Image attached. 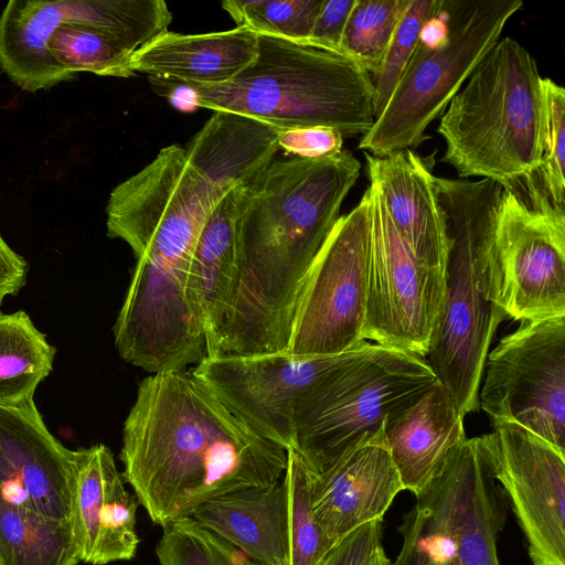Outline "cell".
I'll return each mask as SVG.
<instances>
[{
	"mask_svg": "<svg viewBox=\"0 0 565 565\" xmlns=\"http://www.w3.org/2000/svg\"><path fill=\"white\" fill-rule=\"evenodd\" d=\"M28 269L26 260L0 234V305L7 296L18 294L25 285Z\"/></svg>",
	"mask_w": 565,
	"mask_h": 565,
	"instance_id": "ab89813d",
	"label": "cell"
},
{
	"mask_svg": "<svg viewBox=\"0 0 565 565\" xmlns=\"http://www.w3.org/2000/svg\"><path fill=\"white\" fill-rule=\"evenodd\" d=\"M479 408L565 454V316L522 321L489 351Z\"/></svg>",
	"mask_w": 565,
	"mask_h": 565,
	"instance_id": "30bf717a",
	"label": "cell"
},
{
	"mask_svg": "<svg viewBox=\"0 0 565 565\" xmlns=\"http://www.w3.org/2000/svg\"><path fill=\"white\" fill-rule=\"evenodd\" d=\"M441 0H409L399 19L381 67L373 78V116L384 109L417 46L422 30L439 10Z\"/></svg>",
	"mask_w": 565,
	"mask_h": 565,
	"instance_id": "e575fe53",
	"label": "cell"
},
{
	"mask_svg": "<svg viewBox=\"0 0 565 565\" xmlns=\"http://www.w3.org/2000/svg\"><path fill=\"white\" fill-rule=\"evenodd\" d=\"M371 232V193L338 218L302 287L287 353L331 356L366 341V274Z\"/></svg>",
	"mask_w": 565,
	"mask_h": 565,
	"instance_id": "9c48e42d",
	"label": "cell"
},
{
	"mask_svg": "<svg viewBox=\"0 0 565 565\" xmlns=\"http://www.w3.org/2000/svg\"><path fill=\"white\" fill-rule=\"evenodd\" d=\"M524 534L532 565H565V454L513 424L477 437Z\"/></svg>",
	"mask_w": 565,
	"mask_h": 565,
	"instance_id": "5bb4252c",
	"label": "cell"
},
{
	"mask_svg": "<svg viewBox=\"0 0 565 565\" xmlns=\"http://www.w3.org/2000/svg\"><path fill=\"white\" fill-rule=\"evenodd\" d=\"M65 22L64 0H10L0 14V70L22 90L74 78L52 56L50 39Z\"/></svg>",
	"mask_w": 565,
	"mask_h": 565,
	"instance_id": "cb8c5ba5",
	"label": "cell"
},
{
	"mask_svg": "<svg viewBox=\"0 0 565 565\" xmlns=\"http://www.w3.org/2000/svg\"><path fill=\"white\" fill-rule=\"evenodd\" d=\"M228 191L205 221L191 258L188 294L199 315L206 356L216 354L235 276V225L244 188Z\"/></svg>",
	"mask_w": 565,
	"mask_h": 565,
	"instance_id": "7402d4cb",
	"label": "cell"
},
{
	"mask_svg": "<svg viewBox=\"0 0 565 565\" xmlns=\"http://www.w3.org/2000/svg\"><path fill=\"white\" fill-rule=\"evenodd\" d=\"M258 35L246 28L183 34L166 31L131 57L135 73L180 84L230 82L256 57Z\"/></svg>",
	"mask_w": 565,
	"mask_h": 565,
	"instance_id": "ffe728a7",
	"label": "cell"
},
{
	"mask_svg": "<svg viewBox=\"0 0 565 565\" xmlns=\"http://www.w3.org/2000/svg\"><path fill=\"white\" fill-rule=\"evenodd\" d=\"M398 531L402 534L401 551L385 565H446L454 555V541L433 483L416 497V503L404 515Z\"/></svg>",
	"mask_w": 565,
	"mask_h": 565,
	"instance_id": "f546056e",
	"label": "cell"
},
{
	"mask_svg": "<svg viewBox=\"0 0 565 565\" xmlns=\"http://www.w3.org/2000/svg\"><path fill=\"white\" fill-rule=\"evenodd\" d=\"M435 153L422 158L407 149L385 157L364 152V157L369 180L401 239L420 263L447 273L450 239L435 189Z\"/></svg>",
	"mask_w": 565,
	"mask_h": 565,
	"instance_id": "ac0fdd59",
	"label": "cell"
},
{
	"mask_svg": "<svg viewBox=\"0 0 565 565\" xmlns=\"http://www.w3.org/2000/svg\"><path fill=\"white\" fill-rule=\"evenodd\" d=\"M55 353L26 312H0V406L32 398L52 371Z\"/></svg>",
	"mask_w": 565,
	"mask_h": 565,
	"instance_id": "484cf974",
	"label": "cell"
},
{
	"mask_svg": "<svg viewBox=\"0 0 565 565\" xmlns=\"http://www.w3.org/2000/svg\"><path fill=\"white\" fill-rule=\"evenodd\" d=\"M403 490L385 431L362 441L322 472H310L313 512L334 544L363 524L383 520Z\"/></svg>",
	"mask_w": 565,
	"mask_h": 565,
	"instance_id": "e0dca14e",
	"label": "cell"
},
{
	"mask_svg": "<svg viewBox=\"0 0 565 565\" xmlns=\"http://www.w3.org/2000/svg\"><path fill=\"white\" fill-rule=\"evenodd\" d=\"M388 557L385 555V552L384 550H382L376 558L374 559L373 564L372 565H385L386 562H387Z\"/></svg>",
	"mask_w": 565,
	"mask_h": 565,
	"instance_id": "60d3db41",
	"label": "cell"
},
{
	"mask_svg": "<svg viewBox=\"0 0 565 565\" xmlns=\"http://www.w3.org/2000/svg\"><path fill=\"white\" fill-rule=\"evenodd\" d=\"M113 462L114 455L104 444L82 448L72 522L79 559L88 564L92 563L95 552L106 478Z\"/></svg>",
	"mask_w": 565,
	"mask_h": 565,
	"instance_id": "d6a6232c",
	"label": "cell"
},
{
	"mask_svg": "<svg viewBox=\"0 0 565 565\" xmlns=\"http://www.w3.org/2000/svg\"><path fill=\"white\" fill-rule=\"evenodd\" d=\"M542 76L516 40L500 39L449 102L437 132L440 161L459 179L481 177L505 185L541 166Z\"/></svg>",
	"mask_w": 565,
	"mask_h": 565,
	"instance_id": "5b68a950",
	"label": "cell"
},
{
	"mask_svg": "<svg viewBox=\"0 0 565 565\" xmlns=\"http://www.w3.org/2000/svg\"><path fill=\"white\" fill-rule=\"evenodd\" d=\"M226 193L190 164L184 148L168 146L113 189L106 205L107 235L127 243L135 256L149 250L191 255Z\"/></svg>",
	"mask_w": 565,
	"mask_h": 565,
	"instance_id": "8fae6325",
	"label": "cell"
},
{
	"mask_svg": "<svg viewBox=\"0 0 565 565\" xmlns=\"http://www.w3.org/2000/svg\"><path fill=\"white\" fill-rule=\"evenodd\" d=\"M542 158L536 174L552 202L565 204V89L542 78Z\"/></svg>",
	"mask_w": 565,
	"mask_h": 565,
	"instance_id": "d590c367",
	"label": "cell"
},
{
	"mask_svg": "<svg viewBox=\"0 0 565 565\" xmlns=\"http://www.w3.org/2000/svg\"><path fill=\"white\" fill-rule=\"evenodd\" d=\"M409 0H355L341 39L343 54L356 62L372 81Z\"/></svg>",
	"mask_w": 565,
	"mask_h": 565,
	"instance_id": "f1b7e54d",
	"label": "cell"
},
{
	"mask_svg": "<svg viewBox=\"0 0 565 565\" xmlns=\"http://www.w3.org/2000/svg\"><path fill=\"white\" fill-rule=\"evenodd\" d=\"M122 478L162 529L203 503L282 479L287 450L260 437L188 370L140 383L122 428Z\"/></svg>",
	"mask_w": 565,
	"mask_h": 565,
	"instance_id": "7a4b0ae2",
	"label": "cell"
},
{
	"mask_svg": "<svg viewBox=\"0 0 565 565\" xmlns=\"http://www.w3.org/2000/svg\"><path fill=\"white\" fill-rule=\"evenodd\" d=\"M431 482L454 541L451 565H501L497 541L507 520L505 498L477 437L458 445Z\"/></svg>",
	"mask_w": 565,
	"mask_h": 565,
	"instance_id": "2e32d148",
	"label": "cell"
},
{
	"mask_svg": "<svg viewBox=\"0 0 565 565\" xmlns=\"http://www.w3.org/2000/svg\"><path fill=\"white\" fill-rule=\"evenodd\" d=\"M277 130L254 118L215 110L189 140L190 164L225 192L253 182L278 150Z\"/></svg>",
	"mask_w": 565,
	"mask_h": 565,
	"instance_id": "603a6c76",
	"label": "cell"
},
{
	"mask_svg": "<svg viewBox=\"0 0 565 565\" xmlns=\"http://www.w3.org/2000/svg\"><path fill=\"white\" fill-rule=\"evenodd\" d=\"M382 550V520H374L337 543L319 565H372Z\"/></svg>",
	"mask_w": 565,
	"mask_h": 565,
	"instance_id": "8d00e7d4",
	"label": "cell"
},
{
	"mask_svg": "<svg viewBox=\"0 0 565 565\" xmlns=\"http://www.w3.org/2000/svg\"><path fill=\"white\" fill-rule=\"evenodd\" d=\"M465 416L437 381L386 428L385 437L404 490L425 491L467 437Z\"/></svg>",
	"mask_w": 565,
	"mask_h": 565,
	"instance_id": "d6986e66",
	"label": "cell"
},
{
	"mask_svg": "<svg viewBox=\"0 0 565 565\" xmlns=\"http://www.w3.org/2000/svg\"><path fill=\"white\" fill-rule=\"evenodd\" d=\"M282 482L287 495L288 565H319L335 544L313 512L310 472L292 449L287 450Z\"/></svg>",
	"mask_w": 565,
	"mask_h": 565,
	"instance_id": "83f0119b",
	"label": "cell"
},
{
	"mask_svg": "<svg viewBox=\"0 0 565 565\" xmlns=\"http://www.w3.org/2000/svg\"><path fill=\"white\" fill-rule=\"evenodd\" d=\"M437 381L426 358L371 342L298 399L291 449L311 473L322 472L384 433Z\"/></svg>",
	"mask_w": 565,
	"mask_h": 565,
	"instance_id": "52a82bcc",
	"label": "cell"
},
{
	"mask_svg": "<svg viewBox=\"0 0 565 565\" xmlns=\"http://www.w3.org/2000/svg\"><path fill=\"white\" fill-rule=\"evenodd\" d=\"M361 171L348 150L274 160L244 188L218 354L286 352L308 273Z\"/></svg>",
	"mask_w": 565,
	"mask_h": 565,
	"instance_id": "6da1fadb",
	"label": "cell"
},
{
	"mask_svg": "<svg viewBox=\"0 0 565 565\" xmlns=\"http://www.w3.org/2000/svg\"><path fill=\"white\" fill-rule=\"evenodd\" d=\"M450 239L446 291L426 359L466 416L479 409L489 349L505 320L498 306L495 227L503 185L434 177Z\"/></svg>",
	"mask_w": 565,
	"mask_h": 565,
	"instance_id": "3957f363",
	"label": "cell"
},
{
	"mask_svg": "<svg viewBox=\"0 0 565 565\" xmlns=\"http://www.w3.org/2000/svg\"><path fill=\"white\" fill-rule=\"evenodd\" d=\"M255 565H288L287 495L282 479L214 498L190 516Z\"/></svg>",
	"mask_w": 565,
	"mask_h": 565,
	"instance_id": "44dd1931",
	"label": "cell"
},
{
	"mask_svg": "<svg viewBox=\"0 0 565 565\" xmlns=\"http://www.w3.org/2000/svg\"><path fill=\"white\" fill-rule=\"evenodd\" d=\"M371 232L365 341L426 358L446 291V273L420 263L397 234L370 182Z\"/></svg>",
	"mask_w": 565,
	"mask_h": 565,
	"instance_id": "7c38bea8",
	"label": "cell"
},
{
	"mask_svg": "<svg viewBox=\"0 0 565 565\" xmlns=\"http://www.w3.org/2000/svg\"><path fill=\"white\" fill-rule=\"evenodd\" d=\"M323 0H226L223 9L236 26L257 35L308 44Z\"/></svg>",
	"mask_w": 565,
	"mask_h": 565,
	"instance_id": "1f68e13d",
	"label": "cell"
},
{
	"mask_svg": "<svg viewBox=\"0 0 565 565\" xmlns=\"http://www.w3.org/2000/svg\"><path fill=\"white\" fill-rule=\"evenodd\" d=\"M278 147L295 157L321 158L340 152L343 136L330 127H305L277 130Z\"/></svg>",
	"mask_w": 565,
	"mask_h": 565,
	"instance_id": "74e56055",
	"label": "cell"
},
{
	"mask_svg": "<svg viewBox=\"0 0 565 565\" xmlns=\"http://www.w3.org/2000/svg\"><path fill=\"white\" fill-rule=\"evenodd\" d=\"M196 107L231 111L276 130L330 127L344 137L374 125V84L350 57L306 43L258 35L255 60L220 85L185 84Z\"/></svg>",
	"mask_w": 565,
	"mask_h": 565,
	"instance_id": "277c9868",
	"label": "cell"
},
{
	"mask_svg": "<svg viewBox=\"0 0 565 565\" xmlns=\"http://www.w3.org/2000/svg\"><path fill=\"white\" fill-rule=\"evenodd\" d=\"M354 3L355 0H323L308 44L344 55L340 44Z\"/></svg>",
	"mask_w": 565,
	"mask_h": 565,
	"instance_id": "f35d334b",
	"label": "cell"
},
{
	"mask_svg": "<svg viewBox=\"0 0 565 565\" xmlns=\"http://www.w3.org/2000/svg\"><path fill=\"white\" fill-rule=\"evenodd\" d=\"M156 555L160 565H255L238 548L192 518L163 529Z\"/></svg>",
	"mask_w": 565,
	"mask_h": 565,
	"instance_id": "836d02e7",
	"label": "cell"
},
{
	"mask_svg": "<svg viewBox=\"0 0 565 565\" xmlns=\"http://www.w3.org/2000/svg\"><path fill=\"white\" fill-rule=\"evenodd\" d=\"M495 253L498 306L507 319L565 316V211L535 172L503 185Z\"/></svg>",
	"mask_w": 565,
	"mask_h": 565,
	"instance_id": "ba28073f",
	"label": "cell"
},
{
	"mask_svg": "<svg viewBox=\"0 0 565 565\" xmlns=\"http://www.w3.org/2000/svg\"><path fill=\"white\" fill-rule=\"evenodd\" d=\"M72 521H57L0 501V565H77Z\"/></svg>",
	"mask_w": 565,
	"mask_h": 565,
	"instance_id": "d4e9b609",
	"label": "cell"
},
{
	"mask_svg": "<svg viewBox=\"0 0 565 565\" xmlns=\"http://www.w3.org/2000/svg\"><path fill=\"white\" fill-rule=\"evenodd\" d=\"M370 343L331 356H294L287 352L205 356L191 371L236 418L288 450L294 444L298 399Z\"/></svg>",
	"mask_w": 565,
	"mask_h": 565,
	"instance_id": "4fadbf2b",
	"label": "cell"
},
{
	"mask_svg": "<svg viewBox=\"0 0 565 565\" xmlns=\"http://www.w3.org/2000/svg\"><path fill=\"white\" fill-rule=\"evenodd\" d=\"M49 50L73 75L78 72L125 78L136 75L131 67L135 52L115 35L93 26L61 23L50 39Z\"/></svg>",
	"mask_w": 565,
	"mask_h": 565,
	"instance_id": "4316f807",
	"label": "cell"
},
{
	"mask_svg": "<svg viewBox=\"0 0 565 565\" xmlns=\"http://www.w3.org/2000/svg\"><path fill=\"white\" fill-rule=\"evenodd\" d=\"M138 505L136 495L126 489L116 462L111 463L106 478L92 565H106L135 557L139 545L136 531Z\"/></svg>",
	"mask_w": 565,
	"mask_h": 565,
	"instance_id": "4dcf8cb0",
	"label": "cell"
},
{
	"mask_svg": "<svg viewBox=\"0 0 565 565\" xmlns=\"http://www.w3.org/2000/svg\"><path fill=\"white\" fill-rule=\"evenodd\" d=\"M452 558V557H451ZM451 558L446 563V565H451Z\"/></svg>",
	"mask_w": 565,
	"mask_h": 565,
	"instance_id": "b9f144b4",
	"label": "cell"
},
{
	"mask_svg": "<svg viewBox=\"0 0 565 565\" xmlns=\"http://www.w3.org/2000/svg\"><path fill=\"white\" fill-rule=\"evenodd\" d=\"M81 455L49 431L33 397L0 406L1 502L72 521Z\"/></svg>",
	"mask_w": 565,
	"mask_h": 565,
	"instance_id": "9a60e30c",
	"label": "cell"
},
{
	"mask_svg": "<svg viewBox=\"0 0 565 565\" xmlns=\"http://www.w3.org/2000/svg\"><path fill=\"white\" fill-rule=\"evenodd\" d=\"M522 0H441L359 149L374 157L418 147L479 63L501 39Z\"/></svg>",
	"mask_w": 565,
	"mask_h": 565,
	"instance_id": "8992f818",
	"label": "cell"
}]
</instances>
